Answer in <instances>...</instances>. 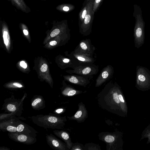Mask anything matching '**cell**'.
Masks as SVG:
<instances>
[{"label": "cell", "instance_id": "obj_32", "mask_svg": "<svg viewBox=\"0 0 150 150\" xmlns=\"http://www.w3.org/2000/svg\"><path fill=\"white\" fill-rule=\"evenodd\" d=\"M101 0H96V3H98Z\"/></svg>", "mask_w": 150, "mask_h": 150}, {"label": "cell", "instance_id": "obj_6", "mask_svg": "<svg viewBox=\"0 0 150 150\" xmlns=\"http://www.w3.org/2000/svg\"><path fill=\"white\" fill-rule=\"evenodd\" d=\"M122 134L119 131L102 132L98 135L99 139L106 144L107 150L122 149Z\"/></svg>", "mask_w": 150, "mask_h": 150}, {"label": "cell", "instance_id": "obj_24", "mask_svg": "<svg viewBox=\"0 0 150 150\" xmlns=\"http://www.w3.org/2000/svg\"><path fill=\"white\" fill-rule=\"evenodd\" d=\"M20 65L21 66L25 69L27 67L26 64L23 61H22L20 62Z\"/></svg>", "mask_w": 150, "mask_h": 150}, {"label": "cell", "instance_id": "obj_16", "mask_svg": "<svg viewBox=\"0 0 150 150\" xmlns=\"http://www.w3.org/2000/svg\"><path fill=\"white\" fill-rule=\"evenodd\" d=\"M69 81L70 82L77 84L83 86L85 83L81 81H79L76 77L71 76L69 79Z\"/></svg>", "mask_w": 150, "mask_h": 150}, {"label": "cell", "instance_id": "obj_25", "mask_svg": "<svg viewBox=\"0 0 150 150\" xmlns=\"http://www.w3.org/2000/svg\"><path fill=\"white\" fill-rule=\"evenodd\" d=\"M13 85L18 88H21L22 87V85L20 83H14L13 84Z\"/></svg>", "mask_w": 150, "mask_h": 150}, {"label": "cell", "instance_id": "obj_11", "mask_svg": "<svg viewBox=\"0 0 150 150\" xmlns=\"http://www.w3.org/2000/svg\"><path fill=\"white\" fill-rule=\"evenodd\" d=\"M53 132L56 136L64 141L68 148L70 150L73 142L71 141L69 133L67 131L63 130H55Z\"/></svg>", "mask_w": 150, "mask_h": 150}, {"label": "cell", "instance_id": "obj_17", "mask_svg": "<svg viewBox=\"0 0 150 150\" xmlns=\"http://www.w3.org/2000/svg\"><path fill=\"white\" fill-rule=\"evenodd\" d=\"M8 33L6 31H4V32L3 37L4 42L6 45H7L8 43V41L7 38Z\"/></svg>", "mask_w": 150, "mask_h": 150}, {"label": "cell", "instance_id": "obj_2", "mask_svg": "<svg viewBox=\"0 0 150 150\" xmlns=\"http://www.w3.org/2000/svg\"><path fill=\"white\" fill-rule=\"evenodd\" d=\"M1 120L0 123V129L4 132H17L36 137L37 136V131L28 125L20 121L15 116Z\"/></svg>", "mask_w": 150, "mask_h": 150}, {"label": "cell", "instance_id": "obj_29", "mask_svg": "<svg viewBox=\"0 0 150 150\" xmlns=\"http://www.w3.org/2000/svg\"><path fill=\"white\" fill-rule=\"evenodd\" d=\"M63 10L65 11H67L69 10V8L67 6H64L63 8Z\"/></svg>", "mask_w": 150, "mask_h": 150}, {"label": "cell", "instance_id": "obj_23", "mask_svg": "<svg viewBox=\"0 0 150 150\" xmlns=\"http://www.w3.org/2000/svg\"><path fill=\"white\" fill-rule=\"evenodd\" d=\"M80 46L83 50H86L87 49V46L85 43L81 42L80 44Z\"/></svg>", "mask_w": 150, "mask_h": 150}, {"label": "cell", "instance_id": "obj_4", "mask_svg": "<svg viewBox=\"0 0 150 150\" xmlns=\"http://www.w3.org/2000/svg\"><path fill=\"white\" fill-rule=\"evenodd\" d=\"M134 7L133 16L135 20L134 30V41L135 47L139 48L144 42L145 23L140 7L137 4H134Z\"/></svg>", "mask_w": 150, "mask_h": 150}, {"label": "cell", "instance_id": "obj_28", "mask_svg": "<svg viewBox=\"0 0 150 150\" xmlns=\"http://www.w3.org/2000/svg\"><path fill=\"white\" fill-rule=\"evenodd\" d=\"M86 13V10H84L83 12L82 17L83 18H84L85 17V16Z\"/></svg>", "mask_w": 150, "mask_h": 150}, {"label": "cell", "instance_id": "obj_21", "mask_svg": "<svg viewBox=\"0 0 150 150\" xmlns=\"http://www.w3.org/2000/svg\"><path fill=\"white\" fill-rule=\"evenodd\" d=\"M91 20V16L89 14L86 15L84 21V23L85 24H88Z\"/></svg>", "mask_w": 150, "mask_h": 150}, {"label": "cell", "instance_id": "obj_30", "mask_svg": "<svg viewBox=\"0 0 150 150\" xmlns=\"http://www.w3.org/2000/svg\"><path fill=\"white\" fill-rule=\"evenodd\" d=\"M23 32L24 34L25 35H27L28 34V32L26 30H23Z\"/></svg>", "mask_w": 150, "mask_h": 150}, {"label": "cell", "instance_id": "obj_1", "mask_svg": "<svg viewBox=\"0 0 150 150\" xmlns=\"http://www.w3.org/2000/svg\"><path fill=\"white\" fill-rule=\"evenodd\" d=\"M97 99L100 107L103 109L121 116L126 115V103L118 86L106 87L98 94Z\"/></svg>", "mask_w": 150, "mask_h": 150}, {"label": "cell", "instance_id": "obj_19", "mask_svg": "<svg viewBox=\"0 0 150 150\" xmlns=\"http://www.w3.org/2000/svg\"><path fill=\"white\" fill-rule=\"evenodd\" d=\"M91 69L89 67H87L84 69L82 71V73L83 74H86L89 73L91 71Z\"/></svg>", "mask_w": 150, "mask_h": 150}, {"label": "cell", "instance_id": "obj_18", "mask_svg": "<svg viewBox=\"0 0 150 150\" xmlns=\"http://www.w3.org/2000/svg\"><path fill=\"white\" fill-rule=\"evenodd\" d=\"M60 32L59 30L58 29H56L53 30L50 34V36L52 37H54L58 34Z\"/></svg>", "mask_w": 150, "mask_h": 150}, {"label": "cell", "instance_id": "obj_15", "mask_svg": "<svg viewBox=\"0 0 150 150\" xmlns=\"http://www.w3.org/2000/svg\"><path fill=\"white\" fill-rule=\"evenodd\" d=\"M84 146L78 143H73L71 150H84Z\"/></svg>", "mask_w": 150, "mask_h": 150}, {"label": "cell", "instance_id": "obj_9", "mask_svg": "<svg viewBox=\"0 0 150 150\" xmlns=\"http://www.w3.org/2000/svg\"><path fill=\"white\" fill-rule=\"evenodd\" d=\"M46 139L47 144L54 149L69 150L65 143L63 142L52 134H47Z\"/></svg>", "mask_w": 150, "mask_h": 150}, {"label": "cell", "instance_id": "obj_7", "mask_svg": "<svg viewBox=\"0 0 150 150\" xmlns=\"http://www.w3.org/2000/svg\"><path fill=\"white\" fill-rule=\"evenodd\" d=\"M136 86L142 91L150 88V71L147 68L137 66L136 69Z\"/></svg>", "mask_w": 150, "mask_h": 150}, {"label": "cell", "instance_id": "obj_22", "mask_svg": "<svg viewBox=\"0 0 150 150\" xmlns=\"http://www.w3.org/2000/svg\"><path fill=\"white\" fill-rule=\"evenodd\" d=\"M47 69V66L46 64H44L40 68L41 71L42 72L46 71Z\"/></svg>", "mask_w": 150, "mask_h": 150}, {"label": "cell", "instance_id": "obj_10", "mask_svg": "<svg viewBox=\"0 0 150 150\" xmlns=\"http://www.w3.org/2000/svg\"><path fill=\"white\" fill-rule=\"evenodd\" d=\"M78 109L76 113L72 116H67L70 120H75L79 123L83 122L88 117V112L85 105L82 102L78 105Z\"/></svg>", "mask_w": 150, "mask_h": 150}, {"label": "cell", "instance_id": "obj_12", "mask_svg": "<svg viewBox=\"0 0 150 150\" xmlns=\"http://www.w3.org/2000/svg\"><path fill=\"white\" fill-rule=\"evenodd\" d=\"M31 105L33 109L38 110L45 107V101L42 96L35 95L31 100Z\"/></svg>", "mask_w": 150, "mask_h": 150}, {"label": "cell", "instance_id": "obj_20", "mask_svg": "<svg viewBox=\"0 0 150 150\" xmlns=\"http://www.w3.org/2000/svg\"><path fill=\"white\" fill-rule=\"evenodd\" d=\"M65 110L64 108H60L56 109L55 111V113L57 114H61L63 113L65 111Z\"/></svg>", "mask_w": 150, "mask_h": 150}, {"label": "cell", "instance_id": "obj_3", "mask_svg": "<svg viewBox=\"0 0 150 150\" xmlns=\"http://www.w3.org/2000/svg\"><path fill=\"white\" fill-rule=\"evenodd\" d=\"M31 119L35 124L45 129H62L67 121L66 116L61 117L56 114L39 115L32 116Z\"/></svg>", "mask_w": 150, "mask_h": 150}, {"label": "cell", "instance_id": "obj_26", "mask_svg": "<svg viewBox=\"0 0 150 150\" xmlns=\"http://www.w3.org/2000/svg\"><path fill=\"white\" fill-rule=\"evenodd\" d=\"M57 44V42L55 41H51L50 43V44L52 46H54L56 45Z\"/></svg>", "mask_w": 150, "mask_h": 150}, {"label": "cell", "instance_id": "obj_13", "mask_svg": "<svg viewBox=\"0 0 150 150\" xmlns=\"http://www.w3.org/2000/svg\"><path fill=\"white\" fill-rule=\"evenodd\" d=\"M82 91L77 90L71 87L66 88L62 92V94L65 96H75L82 93Z\"/></svg>", "mask_w": 150, "mask_h": 150}, {"label": "cell", "instance_id": "obj_27", "mask_svg": "<svg viewBox=\"0 0 150 150\" xmlns=\"http://www.w3.org/2000/svg\"><path fill=\"white\" fill-rule=\"evenodd\" d=\"M77 58L79 60L81 61H85V59L84 58L81 57H78Z\"/></svg>", "mask_w": 150, "mask_h": 150}, {"label": "cell", "instance_id": "obj_14", "mask_svg": "<svg viewBox=\"0 0 150 150\" xmlns=\"http://www.w3.org/2000/svg\"><path fill=\"white\" fill-rule=\"evenodd\" d=\"M84 147V150H101L99 145L92 143L85 144Z\"/></svg>", "mask_w": 150, "mask_h": 150}, {"label": "cell", "instance_id": "obj_5", "mask_svg": "<svg viewBox=\"0 0 150 150\" xmlns=\"http://www.w3.org/2000/svg\"><path fill=\"white\" fill-rule=\"evenodd\" d=\"M25 97L21 99H17L12 95L10 98L5 99L2 109L8 113L1 114L0 120L15 115H21L23 110V101Z\"/></svg>", "mask_w": 150, "mask_h": 150}, {"label": "cell", "instance_id": "obj_8", "mask_svg": "<svg viewBox=\"0 0 150 150\" xmlns=\"http://www.w3.org/2000/svg\"><path fill=\"white\" fill-rule=\"evenodd\" d=\"M8 135L13 140L25 144H32L37 141L36 137L17 132H9Z\"/></svg>", "mask_w": 150, "mask_h": 150}, {"label": "cell", "instance_id": "obj_31", "mask_svg": "<svg viewBox=\"0 0 150 150\" xmlns=\"http://www.w3.org/2000/svg\"><path fill=\"white\" fill-rule=\"evenodd\" d=\"M63 61L65 63H68L69 61V60L67 59H65L63 60Z\"/></svg>", "mask_w": 150, "mask_h": 150}]
</instances>
